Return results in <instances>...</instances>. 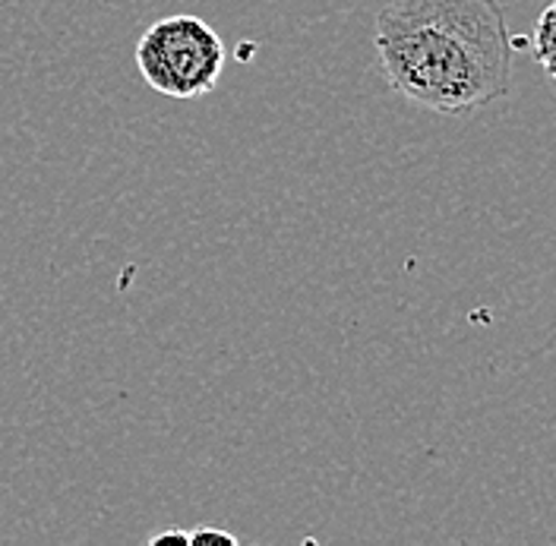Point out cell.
Here are the masks:
<instances>
[{
    "mask_svg": "<svg viewBox=\"0 0 556 546\" xmlns=\"http://www.w3.org/2000/svg\"><path fill=\"white\" fill-rule=\"evenodd\" d=\"M386 82L437 114H471L513 89V35L500 0H392L377 16Z\"/></svg>",
    "mask_w": 556,
    "mask_h": 546,
    "instance_id": "1",
    "label": "cell"
},
{
    "mask_svg": "<svg viewBox=\"0 0 556 546\" xmlns=\"http://www.w3.org/2000/svg\"><path fill=\"white\" fill-rule=\"evenodd\" d=\"M137 67L168 99H203L225 69V41L200 16L174 13L142 33Z\"/></svg>",
    "mask_w": 556,
    "mask_h": 546,
    "instance_id": "2",
    "label": "cell"
},
{
    "mask_svg": "<svg viewBox=\"0 0 556 546\" xmlns=\"http://www.w3.org/2000/svg\"><path fill=\"white\" fill-rule=\"evenodd\" d=\"M531 51L541 69L556 82V0L551 7H544V13L538 16V26L531 35Z\"/></svg>",
    "mask_w": 556,
    "mask_h": 546,
    "instance_id": "3",
    "label": "cell"
},
{
    "mask_svg": "<svg viewBox=\"0 0 556 546\" xmlns=\"http://www.w3.org/2000/svg\"><path fill=\"white\" fill-rule=\"evenodd\" d=\"M238 546V537L228 534V531H218V528H200V531H190V546Z\"/></svg>",
    "mask_w": 556,
    "mask_h": 546,
    "instance_id": "4",
    "label": "cell"
},
{
    "mask_svg": "<svg viewBox=\"0 0 556 546\" xmlns=\"http://www.w3.org/2000/svg\"><path fill=\"white\" fill-rule=\"evenodd\" d=\"M152 546H168V544H177V546H190V531H162V534H155Z\"/></svg>",
    "mask_w": 556,
    "mask_h": 546,
    "instance_id": "5",
    "label": "cell"
}]
</instances>
